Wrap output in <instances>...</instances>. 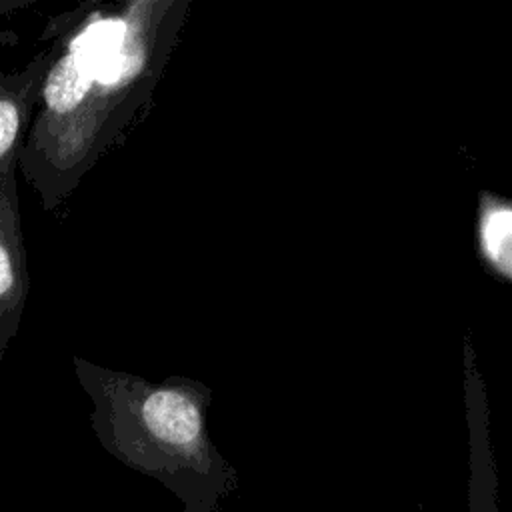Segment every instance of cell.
Masks as SVG:
<instances>
[{"mask_svg": "<svg viewBox=\"0 0 512 512\" xmlns=\"http://www.w3.org/2000/svg\"><path fill=\"white\" fill-rule=\"evenodd\" d=\"M510 228L512 214L508 208L490 210L482 222L484 250L490 260L502 268L504 274L510 272Z\"/></svg>", "mask_w": 512, "mask_h": 512, "instance_id": "5", "label": "cell"}, {"mask_svg": "<svg viewBox=\"0 0 512 512\" xmlns=\"http://www.w3.org/2000/svg\"><path fill=\"white\" fill-rule=\"evenodd\" d=\"M126 24L122 20H98L90 24L72 44V52L86 64H98L122 50Z\"/></svg>", "mask_w": 512, "mask_h": 512, "instance_id": "4", "label": "cell"}, {"mask_svg": "<svg viewBox=\"0 0 512 512\" xmlns=\"http://www.w3.org/2000/svg\"><path fill=\"white\" fill-rule=\"evenodd\" d=\"M150 432L168 444H190L200 432V416L194 404L176 392H154L142 406Z\"/></svg>", "mask_w": 512, "mask_h": 512, "instance_id": "3", "label": "cell"}, {"mask_svg": "<svg viewBox=\"0 0 512 512\" xmlns=\"http://www.w3.org/2000/svg\"><path fill=\"white\" fill-rule=\"evenodd\" d=\"M22 6V2H0V14ZM44 56L32 60L16 74L0 70V172L16 168L24 148V134L32 106L42 90Z\"/></svg>", "mask_w": 512, "mask_h": 512, "instance_id": "2", "label": "cell"}, {"mask_svg": "<svg viewBox=\"0 0 512 512\" xmlns=\"http://www.w3.org/2000/svg\"><path fill=\"white\" fill-rule=\"evenodd\" d=\"M28 296V266L16 196V168L0 172V356L22 320Z\"/></svg>", "mask_w": 512, "mask_h": 512, "instance_id": "1", "label": "cell"}]
</instances>
